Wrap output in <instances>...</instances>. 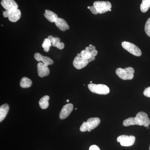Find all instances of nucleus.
<instances>
[{"label":"nucleus","mask_w":150,"mask_h":150,"mask_svg":"<svg viewBox=\"0 0 150 150\" xmlns=\"http://www.w3.org/2000/svg\"><path fill=\"white\" fill-rule=\"evenodd\" d=\"M149 150H150V146H149Z\"/></svg>","instance_id":"obj_40"},{"label":"nucleus","mask_w":150,"mask_h":150,"mask_svg":"<svg viewBox=\"0 0 150 150\" xmlns=\"http://www.w3.org/2000/svg\"><path fill=\"white\" fill-rule=\"evenodd\" d=\"M136 141V138L133 136L121 135L117 138V141L123 146H133Z\"/></svg>","instance_id":"obj_6"},{"label":"nucleus","mask_w":150,"mask_h":150,"mask_svg":"<svg viewBox=\"0 0 150 150\" xmlns=\"http://www.w3.org/2000/svg\"><path fill=\"white\" fill-rule=\"evenodd\" d=\"M80 54L82 58L87 60L90 59L92 56L91 52L86 49L81 51Z\"/></svg>","instance_id":"obj_23"},{"label":"nucleus","mask_w":150,"mask_h":150,"mask_svg":"<svg viewBox=\"0 0 150 150\" xmlns=\"http://www.w3.org/2000/svg\"><path fill=\"white\" fill-rule=\"evenodd\" d=\"M88 60L83 59L81 57L76 56L74 59L73 65L76 69H81L86 67L88 64Z\"/></svg>","instance_id":"obj_7"},{"label":"nucleus","mask_w":150,"mask_h":150,"mask_svg":"<svg viewBox=\"0 0 150 150\" xmlns=\"http://www.w3.org/2000/svg\"><path fill=\"white\" fill-rule=\"evenodd\" d=\"M80 130L81 132H86V131H88V132H90L91 130L90 129L89 127L88 126L87 122H83L82 125L81 126Z\"/></svg>","instance_id":"obj_24"},{"label":"nucleus","mask_w":150,"mask_h":150,"mask_svg":"<svg viewBox=\"0 0 150 150\" xmlns=\"http://www.w3.org/2000/svg\"><path fill=\"white\" fill-rule=\"evenodd\" d=\"M53 37H53V36H52V35H49V36H48V38L49 39V40H51Z\"/></svg>","instance_id":"obj_32"},{"label":"nucleus","mask_w":150,"mask_h":150,"mask_svg":"<svg viewBox=\"0 0 150 150\" xmlns=\"http://www.w3.org/2000/svg\"><path fill=\"white\" fill-rule=\"evenodd\" d=\"M137 117L142 121L143 126L145 127H148L150 125V120L149 118L148 114L144 112H138L136 115Z\"/></svg>","instance_id":"obj_13"},{"label":"nucleus","mask_w":150,"mask_h":150,"mask_svg":"<svg viewBox=\"0 0 150 150\" xmlns=\"http://www.w3.org/2000/svg\"><path fill=\"white\" fill-rule=\"evenodd\" d=\"M93 6L96 8L98 13L102 14L108 11L111 8V3L109 1H97L93 3Z\"/></svg>","instance_id":"obj_5"},{"label":"nucleus","mask_w":150,"mask_h":150,"mask_svg":"<svg viewBox=\"0 0 150 150\" xmlns=\"http://www.w3.org/2000/svg\"><path fill=\"white\" fill-rule=\"evenodd\" d=\"M146 128H147V129H149V126H148V127H146Z\"/></svg>","instance_id":"obj_36"},{"label":"nucleus","mask_w":150,"mask_h":150,"mask_svg":"<svg viewBox=\"0 0 150 150\" xmlns=\"http://www.w3.org/2000/svg\"><path fill=\"white\" fill-rule=\"evenodd\" d=\"M123 125L124 126L127 127L133 125H139V126H143L142 121H140L137 117H130L124 120L123 123Z\"/></svg>","instance_id":"obj_11"},{"label":"nucleus","mask_w":150,"mask_h":150,"mask_svg":"<svg viewBox=\"0 0 150 150\" xmlns=\"http://www.w3.org/2000/svg\"><path fill=\"white\" fill-rule=\"evenodd\" d=\"M49 96H45L42 98L39 101V106L40 108L43 109H46L48 108L49 106Z\"/></svg>","instance_id":"obj_18"},{"label":"nucleus","mask_w":150,"mask_h":150,"mask_svg":"<svg viewBox=\"0 0 150 150\" xmlns=\"http://www.w3.org/2000/svg\"><path fill=\"white\" fill-rule=\"evenodd\" d=\"M38 73L40 77L43 78L49 74L50 70L48 68V66L40 62L37 65Z\"/></svg>","instance_id":"obj_9"},{"label":"nucleus","mask_w":150,"mask_h":150,"mask_svg":"<svg viewBox=\"0 0 150 150\" xmlns=\"http://www.w3.org/2000/svg\"><path fill=\"white\" fill-rule=\"evenodd\" d=\"M93 46V45H92V44H90V45H89V47H92V46Z\"/></svg>","instance_id":"obj_34"},{"label":"nucleus","mask_w":150,"mask_h":150,"mask_svg":"<svg viewBox=\"0 0 150 150\" xmlns=\"http://www.w3.org/2000/svg\"><path fill=\"white\" fill-rule=\"evenodd\" d=\"M91 54L92 56H96L97 55L98 51L96 49H94L91 51Z\"/></svg>","instance_id":"obj_30"},{"label":"nucleus","mask_w":150,"mask_h":150,"mask_svg":"<svg viewBox=\"0 0 150 150\" xmlns=\"http://www.w3.org/2000/svg\"><path fill=\"white\" fill-rule=\"evenodd\" d=\"M1 5L6 10H10L14 8H18V6L14 0H2Z\"/></svg>","instance_id":"obj_10"},{"label":"nucleus","mask_w":150,"mask_h":150,"mask_svg":"<svg viewBox=\"0 0 150 150\" xmlns=\"http://www.w3.org/2000/svg\"><path fill=\"white\" fill-rule=\"evenodd\" d=\"M77 56H79V57H81V54H78Z\"/></svg>","instance_id":"obj_33"},{"label":"nucleus","mask_w":150,"mask_h":150,"mask_svg":"<svg viewBox=\"0 0 150 150\" xmlns=\"http://www.w3.org/2000/svg\"><path fill=\"white\" fill-rule=\"evenodd\" d=\"M44 16L48 21L51 23H55L58 18V15L48 10H45Z\"/></svg>","instance_id":"obj_15"},{"label":"nucleus","mask_w":150,"mask_h":150,"mask_svg":"<svg viewBox=\"0 0 150 150\" xmlns=\"http://www.w3.org/2000/svg\"><path fill=\"white\" fill-rule=\"evenodd\" d=\"M61 40L59 38L56 37V40L55 43L52 44V46L54 47H56L60 50H62L64 49L65 47V45L63 42H60Z\"/></svg>","instance_id":"obj_22"},{"label":"nucleus","mask_w":150,"mask_h":150,"mask_svg":"<svg viewBox=\"0 0 150 150\" xmlns=\"http://www.w3.org/2000/svg\"><path fill=\"white\" fill-rule=\"evenodd\" d=\"M52 46L51 40H49L48 38H45L44 39L42 47L44 49V51L46 52H48L50 50V48Z\"/></svg>","instance_id":"obj_21"},{"label":"nucleus","mask_w":150,"mask_h":150,"mask_svg":"<svg viewBox=\"0 0 150 150\" xmlns=\"http://www.w3.org/2000/svg\"><path fill=\"white\" fill-rule=\"evenodd\" d=\"M9 107L8 105L5 103L0 107V122H2L6 118L9 111Z\"/></svg>","instance_id":"obj_17"},{"label":"nucleus","mask_w":150,"mask_h":150,"mask_svg":"<svg viewBox=\"0 0 150 150\" xmlns=\"http://www.w3.org/2000/svg\"><path fill=\"white\" fill-rule=\"evenodd\" d=\"M34 58L38 62H42L47 66L54 64V61L47 56H42L40 53H36L34 54Z\"/></svg>","instance_id":"obj_12"},{"label":"nucleus","mask_w":150,"mask_h":150,"mask_svg":"<svg viewBox=\"0 0 150 150\" xmlns=\"http://www.w3.org/2000/svg\"><path fill=\"white\" fill-rule=\"evenodd\" d=\"M144 94L145 96L150 98V86L146 88L145 89L144 92Z\"/></svg>","instance_id":"obj_26"},{"label":"nucleus","mask_w":150,"mask_h":150,"mask_svg":"<svg viewBox=\"0 0 150 150\" xmlns=\"http://www.w3.org/2000/svg\"><path fill=\"white\" fill-rule=\"evenodd\" d=\"M145 31L147 35L150 37V18L148 19L145 24Z\"/></svg>","instance_id":"obj_25"},{"label":"nucleus","mask_w":150,"mask_h":150,"mask_svg":"<svg viewBox=\"0 0 150 150\" xmlns=\"http://www.w3.org/2000/svg\"><path fill=\"white\" fill-rule=\"evenodd\" d=\"M74 105L71 103H68L63 107L59 115L60 119L63 120L67 118L73 111Z\"/></svg>","instance_id":"obj_8"},{"label":"nucleus","mask_w":150,"mask_h":150,"mask_svg":"<svg viewBox=\"0 0 150 150\" xmlns=\"http://www.w3.org/2000/svg\"><path fill=\"white\" fill-rule=\"evenodd\" d=\"M150 8V0H142L140 6V9L143 13H146Z\"/></svg>","instance_id":"obj_20"},{"label":"nucleus","mask_w":150,"mask_h":150,"mask_svg":"<svg viewBox=\"0 0 150 150\" xmlns=\"http://www.w3.org/2000/svg\"><path fill=\"white\" fill-rule=\"evenodd\" d=\"M115 73L120 79L123 80H131L134 78V70L131 67L125 69L118 68L115 71Z\"/></svg>","instance_id":"obj_1"},{"label":"nucleus","mask_w":150,"mask_h":150,"mask_svg":"<svg viewBox=\"0 0 150 150\" xmlns=\"http://www.w3.org/2000/svg\"><path fill=\"white\" fill-rule=\"evenodd\" d=\"M67 102H69V100H68V99L67 100Z\"/></svg>","instance_id":"obj_35"},{"label":"nucleus","mask_w":150,"mask_h":150,"mask_svg":"<svg viewBox=\"0 0 150 150\" xmlns=\"http://www.w3.org/2000/svg\"><path fill=\"white\" fill-rule=\"evenodd\" d=\"M90 6L88 7V8L90 9Z\"/></svg>","instance_id":"obj_37"},{"label":"nucleus","mask_w":150,"mask_h":150,"mask_svg":"<svg viewBox=\"0 0 150 150\" xmlns=\"http://www.w3.org/2000/svg\"><path fill=\"white\" fill-rule=\"evenodd\" d=\"M55 25L60 30L65 31L69 29V26L64 19L58 18L55 22Z\"/></svg>","instance_id":"obj_14"},{"label":"nucleus","mask_w":150,"mask_h":150,"mask_svg":"<svg viewBox=\"0 0 150 150\" xmlns=\"http://www.w3.org/2000/svg\"><path fill=\"white\" fill-rule=\"evenodd\" d=\"M109 11H111V9H110L109 10Z\"/></svg>","instance_id":"obj_39"},{"label":"nucleus","mask_w":150,"mask_h":150,"mask_svg":"<svg viewBox=\"0 0 150 150\" xmlns=\"http://www.w3.org/2000/svg\"><path fill=\"white\" fill-rule=\"evenodd\" d=\"M32 81L27 77H23L20 82V86L23 88H28L32 85Z\"/></svg>","instance_id":"obj_19"},{"label":"nucleus","mask_w":150,"mask_h":150,"mask_svg":"<svg viewBox=\"0 0 150 150\" xmlns=\"http://www.w3.org/2000/svg\"><path fill=\"white\" fill-rule=\"evenodd\" d=\"M3 15L5 18H8L9 20L12 22H16L20 18L21 13L18 8H14L6 10L3 12Z\"/></svg>","instance_id":"obj_3"},{"label":"nucleus","mask_w":150,"mask_h":150,"mask_svg":"<svg viewBox=\"0 0 150 150\" xmlns=\"http://www.w3.org/2000/svg\"><path fill=\"white\" fill-rule=\"evenodd\" d=\"M123 48L131 54L136 56H140L142 55V52L139 48L133 43L123 41L121 43Z\"/></svg>","instance_id":"obj_4"},{"label":"nucleus","mask_w":150,"mask_h":150,"mask_svg":"<svg viewBox=\"0 0 150 150\" xmlns=\"http://www.w3.org/2000/svg\"><path fill=\"white\" fill-rule=\"evenodd\" d=\"M90 83H93V82L92 81H90Z\"/></svg>","instance_id":"obj_38"},{"label":"nucleus","mask_w":150,"mask_h":150,"mask_svg":"<svg viewBox=\"0 0 150 150\" xmlns=\"http://www.w3.org/2000/svg\"><path fill=\"white\" fill-rule=\"evenodd\" d=\"M88 88L93 93L100 95H106L110 93V89L105 85L95 84L90 83Z\"/></svg>","instance_id":"obj_2"},{"label":"nucleus","mask_w":150,"mask_h":150,"mask_svg":"<svg viewBox=\"0 0 150 150\" xmlns=\"http://www.w3.org/2000/svg\"><path fill=\"white\" fill-rule=\"evenodd\" d=\"M91 61H94L95 59V56H92L91 59H90Z\"/></svg>","instance_id":"obj_31"},{"label":"nucleus","mask_w":150,"mask_h":150,"mask_svg":"<svg viewBox=\"0 0 150 150\" xmlns=\"http://www.w3.org/2000/svg\"><path fill=\"white\" fill-rule=\"evenodd\" d=\"M86 50H88L89 51H92L93 50H94V49H96L95 46H93L92 47H86Z\"/></svg>","instance_id":"obj_29"},{"label":"nucleus","mask_w":150,"mask_h":150,"mask_svg":"<svg viewBox=\"0 0 150 150\" xmlns=\"http://www.w3.org/2000/svg\"><path fill=\"white\" fill-rule=\"evenodd\" d=\"M89 150H100V149L96 145H93L90 147Z\"/></svg>","instance_id":"obj_28"},{"label":"nucleus","mask_w":150,"mask_h":150,"mask_svg":"<svg viewBox=\"0 0 150 150\" xmlns=\"http://www.w3.org/2000/svg\"><path fill=\"white\" fill-rule=\"evenodd\" d=\"M100 122V118L96 117L89 118L87 121L89 127L91 130L96 128L99 125Z\"/></svg>","instance_id":"obj_16"},{"label":"nucleus","mask_w":150,"mask_h":150,"mask_svg":"<svg viewBox=\"0 0 150 150\" xmlns=\"http://www.w3.org/2000/svg\"><path fill=\"white\" fill-rule=\"evenodd\" d=\"M89 9L92 13L94 14L97 15L98 13L96 8H95V7L93 6H90V8Z\"/></svg>","instance_id":"obj_27"}]
</instances>
